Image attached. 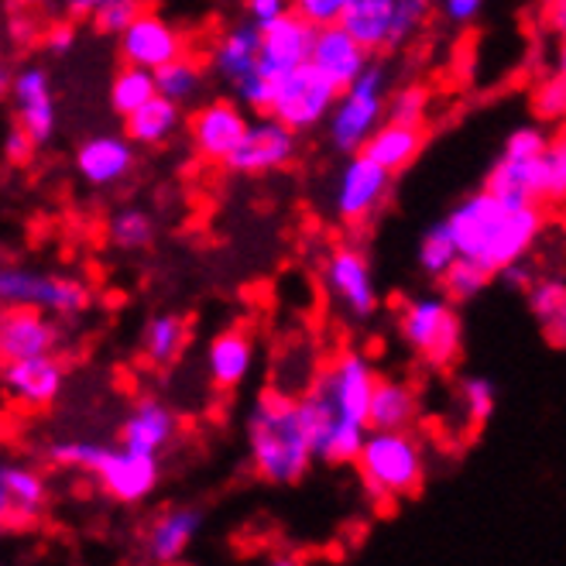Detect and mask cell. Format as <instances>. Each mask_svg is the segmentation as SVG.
<instances>
[{
    "mask_svg": "<svg viewBox=\"0 0 566 566\" xmlns=\"http://www.w3.org/2000/svg\"><path fill=\"white\" fill-rule=\"evenodd\" d=\"M52 468L86 471L120 505H138L158 484V453L135 447H96L86 440H55L45 450Z\"/></svg>",
    "mask_w": 566,
    "mask_h": 566,
    "instance_id": "3",
    "label": "cell"
},
{
    "mask_svg": "<svg viewBox=\"0 0 566 566\" xmlns=\"http://www.w3.org/2000/svg\"><path fill=\"white\" fill-rule=\"evenodd\" d=\"M189 344V323L179 313H155L142 333V354L155 368H169Z\"/></svg>",
    "mask_w": 566,
    "mask_h": 566,
    "instance_id": "29",
    "label": "cell"
},
{
    "mask_svg": "<svg viewBox=\"0 0 566 566\" xmlns=\"http://www.w3.org/2000/svg\"><path fill=\"white\" fill-rule=\"evenodd\" d=\"M429 114V90L422 83H406L388 96V120L422 124Z\"/></svg>",
    "mask_w": 566,
    "mask_h": 566,
    "instance_id": "41",
    "label": "cell"
},
{
    "mask_svg": "<svg viewBox=\"0 0 566 566\" xmlns=\"http://www.w3.org/2000/svg\"><path fill=\"white\" fill-rule=\"evenodd\" d=\"M62 385H65V368L52 354L4 360V391L11 395V402L24 409H49L59 398Z\"/></svg>",
    "mask_w": 566,
    "mask_h": 566,
    "instance_id": "16",
    "label": "cell"
},
{
    "mask_svg": "<svg viewBox=\"0 0 566 566\" xmlns=\"http://www.w3.org/2000/svg\"><path fill=\"white\" fill-rule=\"evenodd\" d=\"M182 114H179V104L169 96H155L148 99L145 107H138L135 114L124 117V135L135 142V145H161L176 135Z\"/></svg>",
    "mask_w": 566,
    "mask_h": 566,
    "instance_id": "30",
    "label": "cell"
},
{
    "mask_svg": "<svg viewBox=\"0 0 566 566\" xmlns=\"http://www.w3.org/2000/svg\"><path fill=\"white\" fill-rule=\"evenodd\" d=\"M0 303L4 306H39L52 316H80L90 303V285L73 275H49L35 269L8 264L0 272Z\"/></svg>",
    "mask_w": 566,
    "mask_h": 566,
    "instance_id": "8",
    "label": "cell"
},
{
    "mask_svg": "<svg viewBox=\"0 0 566 566\" xmlns=\"http://www.w3.org/2000/svg\"><path fill=\"white\" fill-rule=\"evenodd\" d=\"M437 4H440V0H398L395 24H391V35H388V52L402 49L416 35V31L429 21V14Z\"/></svg>",
    "mask_w": 566,
    "mask_h": 566,
    "instance_id": "39",
    "label": "cell"
},
{
    "mask_svg": "<svg viewBox=\"0 0 566 566\" xmlns=\"http://www.w3.org/2000/svg\"><path fill=\"white\" fill-rule=\"evenodd\" d=\"M323 285L350 319H371L378 313V285L371 261L354 244H337L323 258Z\"/></svg>",
    "mask_w": 566,
    "mask_h": 566,
    "instance_id": "9",
    "label": "cell"
},
{
    "mask_svg": "<svg viewBox=\"0 0 566 566\" xmlns=\"http://www.w3.org/2000/svg\"><path fill=\"white\" fill-rule=\"evenodd\" d=\"M176 429H179V422H176L172 409L165 402H158L155 395H145V398H138L130 416L124 419L120 440H124V447H135L145 453H161L176 440Z\"/></svg>",
    "mask_w": 566,
    "mask_h": 566,
    "instance_id": "24",
    "label": "cell"
},
{
    "mask_svg": "<svg viewBox=\"0 0 566 566\" xmlns=\"http://www.w3.org/2000/svg\"><path fill=\"white\" fill-rule=\"evenodd\" d=\"M388 120V96H385V73L381 65H368L337 99L329 120H326V138L340 155H357L371 135Z\"/></svg>",
    "mask_w": 566,
    "mask_h": 566,
    "instance_id": "5",
    "label": "cell"
},
{
    "mask_svg": "<svg viewBox=\"0 0 566 566\" xmlns=\"http://www.w3.org/2000/svg\"><path fill=\"white\" fill-rule=\"evenodd\" d=\"M244 8H248L251 21L269 24V21L282 18L285 11H292V0H244Z\"/></svg>",
    "mask_w": 566,
    "mask_h": 566,
    "instance_id": "47",
    "label": "cell"
},
{
    "mask_svg": "<svg viewBox=\"0 0 566 566\" xmlns=\"http://www.w3.org/2000/svg\"><path fill=\"white\" fill-rule=\"evenodd\" d=\"M340 93L344 90L333 83L316 62H303L275 80L269 114H275L279 120H285L289 127H295L298 135H303V130H313L329 120Z\"/></svg>",
    "mask_w": 566,
    "mask_h": 566,
    "instance_id": "7",
    "label": "cell"
},
{
    "mask_svg": "<svg viewBox=\"0 0 566 566\" xmlns=\"http://www.w3.org/2000/svg\"><path fill=\"white\" fill-rule=\"evenodd\" d=\"M11 99H14V114L18 124L28 130L35 145L52 142L55 135V96H52V80L42 65H21L11 76Z\"/></svg>",
    "mask_w": 566,
    "mask_h": 566,
    "instance_id": "15",
    "label": "cell"
},
{
    "mask_svg": "<svg viewBox=\"0 0 566 566\" xmlns=\"http://www.w3.org/2000/svg\"><path fill=\"white\" fill-rule=\"evenodd\" d=\"M155 96H158L155 70H145V65L124 62V70L111 83V107L120 117H127V114H135L138 107H145L148 99H155Z\"/></svg>",
    "mask_w": 566,
    "mask_h": 566,
    "instance_id": "32",
    "label": "cell"
},
{
    "mask_svg": "<svg viewBox=\"0 0 566 566\" xmlns=\"http://www.w3.org/2000/svg\"><path fill=\"white\" fill-rule=\"evenodd\" d=\"M199 528H203V512H199V509H169V512H161L151 522L148 539H145L148 559L151 563H179L189 553V546L196 543Z\"/></svg>",
    "mask_w": 566,
    "mask_h": 566,
    "instance_id": "25",
    "label": "cell"
},
{
    "mask_svg": "<svg viewBox=\"0 0 566 566\" xmlns=\"http://www.w3.org/2000/svg\"><path fill=\"white\" fill-rule=\"evenodd\" d=\"M130 169H135V142L127 135L124 138L99 135L76 148V172L93 189L120 186L130 176Z\"/></svg>",
    "mask_w": 566,
    "mask_h": 566,
    "instance_id": "21",
    "label": "cell"
},
{
    "mask_svg": "<svg viewBox=\"0 0 566 566\" xmlns=\"http://www.w3.org/2000/svg\"><path fill=\"white\" fill-rule=\"evenodd\" d=\"M11 4H42V0H11Z\"/></svg>",
    "mask_w": 566,
    "mask_h": 566,
    "instance_id": "54",
    "label": "cell"
},
{
    "mask_svg": "<svg viewBox=\"0 0 566 566\" xmlns=\"http://www.w3.org/2000/svg\"><path fill=\"white\" fill-rule=\"evenodd\" d=\"M73 45H76V28H73V24L59 21V24H52V28L45 31V49H49L52 55L73 52Z\"/></svg>",
    "mask_w": 566,
    "mask_h": 566,
    "instance_id": "48",
    "label": "cell"
},
{
    "mask_svg": "<svg viewBox=\"0 0 566 566\" xmlns=\"http://www.w3.org/2000/svg\"><path fill=\"white\" fill-rule=\"evenodd\" d=\"M298 130L279 120L275 114H261L258 120L248 124V135L238 145V151L230 155L223 165L238 176H264L279 172L295 158Z\"/></svg>",
    "mask_w": 566,
    "mask_h": 566,
    "instance_id": "12",
    "label": "cell"
},
{
    "mask_svg": "<svg viewBox=\"0 0 566 566\" xmlns=\"http://www.w3.org/2000/svg\"><path fill=\"white\" fill-rule=\"evenodd\" d=\"M251 364H254V340L244 326H227L210 340L207 375H210L213 388H220V391L238 388L251 375Z\"/></svg>",
    "mask_w": 566,
    "mask_h": 566,
    "instance_id": "23",
    "label": "cell"
},
{
    "mask_svg": "<svg viewBox=\"0 0 566 566\" xmlns=\"http://www.w3.org/2000/svg\"><path fill=\"white\" fill-rule=\"evenodd\" d=\"M398 0H350L340 24L371 52H388V35L395 24Z\"/></svg>",
    "mask_w": 566,
    "mask_h": 566,
    "instance_id": "27",
    "label": "cell"
},
{
    "mask_svg": "<svg viewBox=\"0 0 566 566\" xmlns=\"http://www.w3.org/2000/svg\"><path fill=\"white\" fill-rule=\"evenodd\" d=\"M419 419V395L406 381L378 378L375 398H371V429H412Z\"/></svg>",
    "mask_w": 566,
    "mask_h": 566,
    "instance_id": "28",
    "label": "cell"
},
{
    "mask_svg": "<svg viewBox=\"0 0 566 566\" xmlns=\"http://www.w3.org/2000/svg\"><path fill=\"white\" fill-rule=\"evenodd\" d=\"M347 4L350 0H292V11L303 14L316 28H326V24H340Z\"/></svg>",
    "mask_w": 566,
    "mask_h": 566,
    "instance_id": "44",
    "label": "cell"
},
{
    "mask_svg": "<svg viewBox=\"0 0 566 566\" xmlns=\"http://www.w3.org/2000/svg\"><path fill=\"white\" fill-rule=\"evenodd\" d=\"M142 14H145V4H142V0H111V4L99 8L90 21H93V28L99 31V35H114V39H120L124 31H127L130 24H135Z\"/></svg>",
    "mask_w": 566,
    "mask_h": 566,
    "instance_id": "42",
    "label": "cell"
},
{
    "mask_svg": "<svg viewBox=\"0 0 566 566\" xmlns=\"http://www.w3.org/2000/svg\"><path fill=\"white\" fill-rule=\"evenodd\" d=\"M35 148H39V145H35V138H31L21 124H14V127L8 130V138H4V155H8V161H11V165H24Z\"/></svg>",
    "mask_w": 566,
    "mask_h": 566,
    "instance_id": "46",
    "label": "cell"
},
{
    "mask_svg": "<svg viewBox=\"0 0 566 566\" xmlns=\"http://www.w3.org/2000/svg\"><path fill=\"white\" fill-rule=\"evenodd\" d=\"M457 258H460V251H457V241L450 234L447 220H440L437 227H429L422 234V241H419V269H422V275L440 282L457 264Z\"/></svg>",
    "mask_w": 566,
    "mask_h": 566,
    "instance_id": "34",
    "label": "cell"
},
{
    "mask_svg": "<svg viewBox=\"0 0 566 566\" xmlns=\"http://www.w3.org/2000/svg\"><path fill=\"white\" fill-rule=\"evenodd\" d=\"M391 189V172L364 151L347 155V165L337 179V192H333V207L344 227H364L368 223Z\"/></svg>",
    "mask_w": 566,
    "mask_h": 566,
    "instance_id": "11",
    "label": "cell"
},
{
    "mask_svg": "<svg viewBox=\"0 0 566 566\" xmlns=\"http://www.w3.org/2000/svg\"><path fill=\"white\" fill-rule=\"evenodd\" d=\"M120 55L130 65H145V70H161L165 62L186 55V42L179 28H172L161 14L145 11L135 24L120 35Z\"/></svg>",
    "mask_w": 566,
    "mask_h": 566,
    "instance_id": "17",
    "label": "cell"
},
{
    "mask_svg": "<svg viewBox=\"0 0 566 566\" xmlns=\"http://www.w3.org/2000/svg\"><path fill=\"white\" fill-rule=\"evenodd\" d=\"M532 114L543 124H563L566 120V76L556 70L532 86Z\"/></svg>",
    "mask_w": 566,
    "mask_h": 566,
    "instance_id": "38",
    "label": "cell"
},
{
    "mask_svg": "<svg viewBox=\"0 0 566 566\" xmlns=\"http://www.w3.org/2000/svg\"><path fill=\"white\" fill-rule=\"evenodd\" d=\"M398 333H402V340L437 371L453 368L463 347L460 316L443 292L419 295L412 303H406L402 316H398Z\"/></svg>",
    "mask_w": 566,
    "mask_h": 566,
    "instance_id": "6",
    "label": "cell"
},
{
    "mask_svg": "<svg viewBox=\"0 0 566 566\" xmlns=\"http://www.w3.org/2000/svg\"><path fill=\"white\" fill-rule=\"evenodd\" d=\"M528 295V310L543 326V337L553 347H566V282L563 279H536Z\"/></svg>",
    "mask_w": 566,
    "mask_h": 566,
    "instance_id": "31",
    "label": "cell"
},
{
    "mask_svg": "<svg viewBox=\"0 0 566 566\" xmlns=\"http://www.w3.org/2000/svg\"><path fill=\"white\" fill-rule=\"evenodd\" d=\"M543 14H546V24L556 31V35L566 39V0H546Z\"/></svg>",
    "mask_w": 566,
    "mask_h": 566,
    "instance_id": "50",
    "label": "cell"
},
{
    "mask_svg": "<svg viewBox=\"0 0 566 566\" xmlns=\"http://www.w3.org/2000/svg\"><path fill=\"white\" fill-rule=\"evenodd\" d=\"M104 4H111V0H65V11L73 18H93Z\"/></svg>",
    "mask_w": 566,
    "mask_h": 566,
    "instance_id": "51",
    "label": "cell"
},
{
    "mask_svg": "<svg viewBox=\"0 0 566 566\" xmlns=\"http://www.w3.org/2000/svg\"><path fill=\"white\" fill-rule=\"evenodd\" d=\"M539 207H566V130L553 135L539 158Z\"/></svg>",
    "mask_w": 566,
    "mask_h": 566,
    "instance_id": "33",
    "label": "cell"
},
{
    "mask_svg": "<svg viewBox=\"0 0 566 566\" xmlns=\"http://www.w3.org/2000/svg\"><path fill=\"white\" fill-rule=\"evenodd\" d=\"M107 238L120 251H145L155 241V220L138 207H127L114 213V220L107 223Z\"/></svg>",
    "mask_w": 566,
    "mask_h": 566,
    "instance_id": "35",
    "label": "cell"
},
{
    "mask_svg": "<svg viewBox=\"0 0 566 566\" xmlns=\"http://www.w3.org/2000/svg\"><path fill=\"white\" fill-rule=\"evenodd\" d=\"M313 42H316V24H310L303 14L285 11L282 18L261 24V65L258 70L279 80L295 65L310 62L313 55Z\"/></svg>",
    "mask_w": 566,
    "mask_h": 566,
    "instance_id": "13",
    "label": "cell"
},
{
    "mask_svg": "<svg viewBox=\"0 0 566 566\" xmlns=\"http://www.w3.org/2000/svg\"><path fill=\"white\" fill-rule=\"evenodd\" d=\"M440 11L453 28H468L481 18L484 0H440Z\"/></svg>",
    "mask_w": 566,
    "mask_h": 566,
    "instance_id": "45",
    "label": "cell"
},
{
    "mask_svg": "<svg viewBox=\"0 0 566 566\" xmlns=\"http://www.w3.org/2000/svg\"><path fill=\"white\" fill-rule=\"evenodd\" d=\"M155 80H158V93L176 99V104H186L189 96H196L199 83H203V73H199V65L186 55L165 62L161 70H155Z\"/></svg>",
    "mask_w": 566,
    "mask_h": 566,
    "instance_id": "37",
    "label": "cell"
},
{
    "mask_svg": "<svg viewBox=\"0 0 566 566\" xmlns=\"http://www.w3.org/2000/svg\"><path fill=\"white\" fill-rule=\"evenodd\" d=\"M28 28H31L28 21H11V35L24 42V39H28Z\"/></svg>",
    "mask_w": 566,
    "mask_h": 566,
    "instance_id": "52",
    "label": "cell"
},
{
    "mask_svg": "<svg viewBox=\"0 0 566 566\" xmlns=\"http://www.w3.org/2000/svg\"><path fill=\"white\" fill-rule=\"evenodd\" d=\"M49 505V488L39 471L24 468V463H4L0 468V515L4 528H28L42 518Z\"/></svg>",
    "mask_w": 566,
    "mask_h": 566,
    "instance_id": "19",
    "label": "cell"
},
{
    "mask_svg": "<svg viewBox=\"0 0 566 566\" xmlns=\"http://www.w3.org/2000/svg\"><path fill=\"white\" fill-rule=\"evenodd\" d=\"M460 412L468 416L471 426H484L494 412V385L488 378H463L460 388Z\"/></svg>",
    "mask_w": 566,
    "mask_h": 566,
    "instance_id": "40",
    "label": "cell"
},
{
    "mask_svg": "<svg viewBox=\"0 0 566 566\" xmlns=\"http://www.w3.org/2000/svg\"><path fill=\"white\" fill-rule=\"evenodd\" d=\"M556 70L566 76V39L559 42V49H556Z\"/></svg>",
    "mask_w": 566,
    "mask_h": 566,
    "instance_id": "53",
    "label": "cell"
},
{
    "mask_svg": "<svg viewBox=\"0 0 566 566\" xmlns=\"http://www.w3.org/2000/svg\"><path fill=\"white\" fill-rule=\"evenodd\" d=\"M49 316L52 313L39 306H4V316H0V354L4 360L52 354L59 344V329Z\"/></svg>",
    "mask_w": 566,
    "mask_h": 566,
    "instance_id": "18",
    "label": "cell"
},
{
    "mask_svg": "<svg viewBox=\"0 0 566 566\" xmlns=\"http://www.w3.org/2000/svg\"><path fill=\"white\" fill-rule=\"evenodd\" d=\"M375 385H378V375L371 368V360L357 350L337 354L316 378V388L329 398V406L344 419H354L364 426H368V416H371Z\"/></svg>",
    "mask_w": 566,
    "mask_h": 566,
    "instance_id": "10",
    "label": "cell"
},
{
    "mask_svg": "<svg viewBox=\"0 0 566 566\" xmlns=\"http://www.w3.org/2000/svg\"><path fill=\"white\" fill-rule=\"evenodd\" d=\"M426 145V130L422 124H402V120H385L371 142L364 145V155L375 158L378 165H385V169L395 176V172H406L409 165L419 158Z\"/></svg>",
    "mask_w": 566,
    "mask_h": 566,
    "instance_id": "26",
    "label": "cell"
},
{
    "mask_svg": "<svg viewBox=\"0 0 566 566\" xmlns=\"http://www.w3.org/2000/svg\"><path fill=\"white\" fill-rule=\"evenodd\" d=\"M502 279H505L509 285H515V289L528 292V289H532V282H536L539 275H532V269H528V258H525V261H515V264H509V269L502 272Z\"/></svg>",
    "mask_w": 566,
    "mask_h": 566,
    "instance_id": "49",
    "label": "cell"
},
{
    "mask_svg": "<svg viewBox=\"0 0 566 566\" xmlns=\"http://www.w3.org/2000/svg\"><path fill=\"white\" fill-rule=\"evenodd\" d=\"M447 227L457 241L460 258L484 264L488 272L502 275L509 264L525 261L543 238V207L522 199L497 196L491 189L471 192L447 213Z\"/></svg>",
    "mask_w": 566,
    "mask_h": 566,
    "instance_id": "1",
    "label": "cell"
},
{
    "mask_svg": "<svg viewBox=\"0 0 566 566\" xmlns=\"http://www.w3.org/2000/svg\"><path fill=\"white\" fill-rule=\"evenodd\" d=\"M357 474L371 497H412L426 478L419 437L412 429H371L357 457Z\"/></svg>",
    "mask_w": 566,
    "mask_h": 566,
    "instance_id": "4",
    "label": "cell"
},
{
    "mask_svg": "<svg viewBox=\"0 0 566 566\" xmlns=\"http://www.w3.org/2000/svg\"><path fill=\"white\" fill-rule=\"evenodd\" d=\"M248 124L251 120L241 111V104H227V99H220V104H207L189 120V138H192L196 155L223 165L244 142Z\"/></svg>",
    "mask_w": 566,
    "mask_h": 566,
    "instance_id": "14",
    "label": "cell"
},
{
    "mask_svg": "<svg viewBox=\"0 0 566 566\" xmlns=\"http://www.w3.org/2000/svg\"><path fill=\"white\" fill-rule=\"evenodd\" d=\"M494 272H488L484 264L471 261V258H457L453 269L440 279V292L450 298V303H471L478 298L488 285H491Z\"/></svg>",
    "mask_w": 566,
    "mask_h": 566,
    "instance_id": "36",
    "label": "cell"
},
{
    "mask_svg": "<svg viewBox=\"0 0 566 566\" xmlns=\"http://www.w3.org/2000/svg\"><path fill=\"white\" fill-rule=\"evenodd\" d=\"M210 65H213L217 80L230 90H234L241 80H248L251 73H258V65H261V24L244 21V24L227 28L210 52Z\"/></svg>",
    "mask_w": 566,
    "mask_h": 566,
    "instance_id": "22",
    "label": "cell"
},
{
    "mask_svg": "<svg viewBox=\"0 0 566 566\" xmlns=\"http://www.w3.org/2000/svg\"><path fill=\"white\" fill-rule=\"evenodd\" d=\"M272 93H275V80H269L261 70L251 73L248 80H241L234 86V96H238V104L244 111H254V114H269L272 107Z\"/></svg>",
    "mask_w": 566,
    "mask_h": 566,
    "instance_id": "43",
    "label": "cell"
},
{
    "mask_svg": "<svg viewBox=\"0 0 566 566\" xmlns=\"http://www.w3.org/2000/svg\"><path fill=\"white\" fill-rule=\"evenodd\" d=\"M371 55L375 52L364 49L344 24H326V28H316L310 62H316L340 90H347L371 65Z\"/></svg>",
    "mask_w": 566,
    "mask_h": 566,
    "instance_id": "20",
    "label": "cell"
},
{
    "mask_svg": "<svg viewBox=\"0 0 566 566\" xmlns=\"http://www.w3.org/2000/svg\"><path fill=\"white\" fill-rule=\"evenodd\" d=\"M248 453L254 471L269 484H295L310 474L316 450L298 419V398L279 388L258 395L248 416Z\"/></svg>",
    "mask_w": 566,
    "mask_h": 566,
    "instance_id": "2",
    "label": "cell"
}]
</instances>
